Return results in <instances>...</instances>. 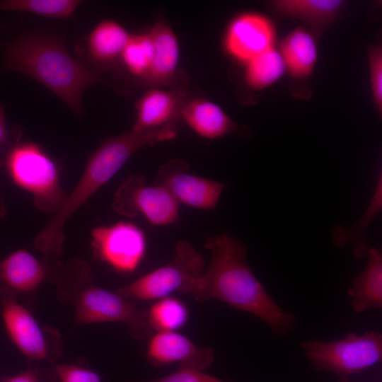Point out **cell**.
<instances>
[{
  "label": "cell",
  "instance_id": "obj_1",
  "mask_svg": "<svg viewBox=\"0 0 382 382\" xmlns=\"http://www.w3.org/2000/svg\"><path fill=\"white\" fill-rule=\"evenodd\" d=\"M210 260L203 274L192 284L195 299L217 300L250 313L266 323L272 332L283 336L296 327L297 319L283 310L270 296L247 261V248L226 233L205 237Z\"/></svg>",
  "mask_w": 382,
  "mask_h": 382
},
{
  "label": "cell",
  "instance_id": "obj_2",
  "mask_svg": "<svg viewBox=\"0 0 382 382\" xmlns=\"http://www.w3.org/2000/svg\"><path fill=\"white\" fill-rule=\"evenodd\" d=\"M0 50L5 69L37 81L79 117L83 116L85 91L102 81L69 53L64 37L57 34H17Z\"/></svg>",
  "mask_w": 382,
  "mask_h": 382
},
{
  "label": "cell",
  "instance_id": "obj_3",
  "mask_svg": "<svg viewBox=\"0 0 382 382\" xmlns=\"http://www.w3.org/2000/svg\"><path fill=\"white\" fill-rule=\"evenodd\" d=\"M155 143L156 136L152 131L134 129L104 140L90 155L81 178L63 205L35 236V248L47 255L59 257L64 238V226L67 220L134 153Z\"/></svg>",
  "mask_w": 382,
  "mask_h": 382
},
{
  "label": "cell",
  "instance_id": "obj_4",
  "mask_svg": "<svg viewBox=\"0 0 382 382\" xmlns=\"http://www.w3.org/2000/svg\"><path fill=\"white\" fill-rule=\"evenodd\" d=\"M4 165L13 183L32 195L37 209L55 214L63 205L67 195L57 166L40 145L19 141L10 149Z\"/></svg>",
  "mask_w": 382,
  "mask_h": 382
},
{
  "label": "cell",
  "instance_id": "obj_5",
  "mask_svg": "<svg viewBox=\"0 0 382 382\" xmlns=\"http://www.w3.org/2000/svg\"><path fill=\"white\" fill-rule=\"evenodd\" d=\"M301 347L316 370L347 377L381 361L382 334L374 330L361 335L350 332L332 341H305Z\"/></svg>",
  "mask_w": 382,
  "mask_h": 382
},
{
  "label": "cell",
  "instance_id": "obj_6",
  "mask_svg": "<svg viewBox=\"0 0 382 382\" xmlns=\"http://www.w3.org/2000/svg\"><path fill=\"white\" fill-rule=\"evenodd\" d=\"M167 264L115 291L132 300H158L174 292L190 294L192 284L205 270L204 256L188 241H179Z\"/></svg>",
  "mask_w": 382,
  "mask_h": 382
},
{
  "label": "cell",
  "instance_id": "obj_7",
  "mask_svg": "<svg viewBox=\"0 0 382 382\" xmlns=\"http://www.w3.org/2000/svg\"><path fill=\"white\" fill-rule=\"evenodd\" d=\"M75 324L118 322L126 324L137 340L149 339L154 335L147 310L139 308L134 300L115 291L97 286L91 282L77 289L74 299Z\"/></svg>",
  "mask_w": 382,
  "mask_h": 382
},
{
  "label": "cell",
  "instance_id": "obj_8",
  "mask_svg": "<svg viewBox=\"0 0 382 382\" xmlns=\"http://www.w3.org/2000/svg\"><path fill=\"white\" fill-rule=\"evenodd\" d=\"M179 203L164 187L149 185L139 174L128 176L116 190L112 206L127 217L143 215L155 226L168 225L178 220Z\"/></svg>",
  "mask_w": 382,
  "mask_h": 382
},
{
  "label": "cell",
  "instance_id": "obj_9",
  "mask_svg": "<svg viewBox=\"0 0 382 382\" xmlns=\"http://www.w3.org/2000/svg\"><path fill=\"white\" fill-rule=\"evenodd\" d=\"M0 306L6 332L16 347L28 359L54 361L59 357V337L54 330L42 328L32 313L16 300V295L0 288Z\"/></svg>",
  "mask_w": 382,
  "mask_h": 382
},
{
  "label": "cell",
  "instance_id": "obj_10",
  "mask_svg": "<svg viewBox=\"0 0 382 382\" xmlns=\"http://www.w3.org/2000/svg\"><path fill=\"white\" fill-rule=\"evenodd\" d=\"M91 245L98 259L116 272L129 273L139 267L144 257L146 238L135 224L120 221L94 228Z\"/></svg>",
  "mask_w": 382,
  "mask_h": 382
},
{
  "label": "cell",
  "instance_id": "obj_11",
  "mask_svg": "<svg viewBox=\"0 0 382 382\" xmlns=\"http://www.w3.org/2000/svg\"><path fill=\"white\" fill-rule=\"evenodd\" d=\"M188 170L186 161L170 159L159 167L154 184L166 189L179 204L214 209L224 190V183L190 173Z\"/></svg>",
  "mask_w": 382,
  "mask_h": 382
},
{
  "label": "cell",
  "instance_id": "obj_12",
  "mask_svg": "<svg viewBox=\"0 0 382 382\" xmlns=\"http://www.w3.org/2000/svg\"><path fill=\"white\" fill-rule=\"evenodd\" d=\"M214 355L213 348L200 347L176 331H167L157 332L149 338L146 357L154 366L178 364L180 369L204 371Z\"/></svg>",
  "mask_w": 382,
  "mask_h": 382
},
{
  "label": "cell",
  "instance_id": "obj_13",
  "mask_svg": "<svg viewBox=\"0 0 382 382\" xmlns=\"http://www.w3.org/2000/svg\"><path fill=\"white\" fill-rule=\"evenodd\" d=\"M275 35L274 25L266 16L253 13L241 14L226 30L225 48L233 57L246 64L274 47Z\"/></svg>",
  "mask_w": 382,
  "mask_h": 382
},
{
  "label": "cell",
  "instance_id": "obj_14",
  "mask_svg": "<svg viewBox=\"0 0 382 382\" xmlns=\"http://www.w3.org/2000/svg\"><path fill=\"white\" fill-rule=\"evenodd\" d=\"M188 94L182 88L149 90L136 103L137 118L132 128L156 129L177 123Z\"/></svg>",
  "mask_w": 382,
  "mask_h": 382
},
{
  "label": "cell",
  "instance_id": "obj_15",
  "mask_svg": "<svg viewBox=\"0 0 382 382\" xmlns=\"http://www.w3.org/2000/svg\"><path fill=\"white\" fill-rule=\"evenodd\" d=\"M270 9L282 18L298 19L315 33H322L337 19L345 2L341 0H274Z\"/></svg>",
  "mask_w": 382,
  "mask_h": 382
},
{
  "label": "cell",
  "instance_id": "obj_16",
  "mask_svg": "<svg viewBox=\"0 0 382 382\" xmlns=\"http://www.w3.org/2000/svg\"><path fill=\"white\" fill-rule=\"evenodd\" d=\"M46 269L25 249L17 250L0 262V288L16 294L36 289L45 280Z\"/></svg>",
  "mask_w": 382,
  "mask_h": 382
},
{
  "label": "cell",
  "instance_id": "obj_17",
  "mask_svg": "<svg viewBox=\"0 0 382 382\" xmlns=\"http://www.w3.org/2000/svg\"><path fill=\"white\" fill-rule=\"evenodd\" d=\"M180 117L196 134L209 139L232 134L238 128L218 105L202 98L188 100L182 108Z\"/></svg>",
  "mask_w": 382,
  "mask_h": 382
},
{
  "label": "cell",
  "instance_id": "obj_18",
  "mask_svg": "<svg viewBox=\"0 0 382 382\" xmlns=\"http://www.w3.org/2000/svg\"><path fill=\"white\" fill-rule=\"evenodd\" d=\"M149 34L154 45V54L149 71L144 80L149 85L168 83L175 74L179 60V45L168 23L158 21Z\"/></svg>",
  "mask_w": 382,
  "mask_h": 382
},
{
  "label": "cell",
  "instance_id": "obj_19",
  "mask_svg": "<svg viewBox=\"0 0 382 382\" xmlns=\"http://www.w3.org/2000/svg\"><path fill=\"white\" fill-rule=\"evenodd\" d=\"M367 263L347 290L353 311L357 313L369 308L382 307V254L375 248H369Z\"/></svg>",
  "mask_w": 382,
  "mask_h": 382
},
{
  "label": "cell",
  "instance_id": "obj_20",
  "mask_svg": "<svg viewBox=\"0 0 382 382\" xmlns=\"http://www.w3.org/2000/svg\"><path fill=\"white\" fill-rule=\"evenodd\" d=\"M130 35L117 22L110 19L103 20L87 36V54L94 63L99 65L119 61Z\"/></svg>",
  "mask_w": 382,
  "mask_h": 382
},
{
  "label": "cell",
  "instance_id": "obj_21",
  "mask_svg": "<svg viewBox=\"0 0 382 382\" xmlns=\"http://www.w3.org/2000/svg\"><path fill=\"white\" fill-rule=\"evenodd\" d=\"M286 71L295 79L308 77L313 71L318 59L315 37L303 28L291 31L280 43L278 50Z\"/></svg>",
  "mask_w": 382,
  "mask_h": 382
},
{
  "label": "cell",
  "instance_id": "obj_22",
  "mask_svg": "<svg viewBox=\"0 0 382 382\" xmlns=\"http://www.w3.org/2000/svg\"><path fill=\"white\" fill-rule=\"evenodd\" d=\"M381 176L378 180L376 189L371 203L357 224L351 228H345L339 225L332 231V239L336 247L343 248L352 243L353 255L357 259L366 257L369 248L364 239V233L370 221L381 209L382 189Z\"/></svg>",
  "mask_w": 382,
  "mask_h": 382
},
{
  "label": "cell",
  "instance_id": "obj_23",
  "mask_svg": "<svg viewBox=\"0 0 382 382\" xmlns=\"http://www.w3.org/2000/svg\"><path fill=\"white\" fill-rule=\"evenodd\" d=\"M285 71L279 50L272 47L246 63L245 81L251 88L263 89L277 82Z\"/></svg>",
  "mask_w": 382,
  "mask_h": 382
},
{
  "label": "cell",
  "instance_id": "obj_24",
  "mask_svg": "<svg viewBox=\"0 0 382 382\" xmlns=\"http://www.w3.org/2000/svg\"><path fill=\"white\" fill-rule=\"evenodd\" d=\"M81 3L78 0H0V11H18L45 18H70Z\"/></svg>",
  "mask_w": 382,
  "mask_h": 382
},
{
  "label": "cell",
  "instance_id": "obj_25",
  "mask_svg": "<svg viewBox=\"0 0 382 382\" xmlns=\"http://www.w3.org/2000/svg\"><path fill=\"white\" fill-rule=\"evenodd\" d=\"M154 54V45L149 33L131 35L119 61L131 75L144 81L149 71Z\"/></svg>",
  "mask_w": 382,
  "mask_h": 382
},
{
  "label": "cell",
  "instance_id": "obj_26",
  "mask_svg": "<svg viewBox=\"0 0 382 382\" xmlns=\"http://www.w3.org/2000/svg\"><path fill=\"white\" fill-rule=\"evenodd\" d=\"M188 316L185 304L170 296L156 300L147 310L149 323L156 332L175 331L185 325Z\"/></svg>",
  "mask_w": 382,
  "mask_h": 382
},
{
  "label": "cell",
  "instance_id": "obj_27",
  "mask_svg": "<svg viewBox=\"0 0 382 382\" xmlns=\"http://www.w3.org/2000/svg\"><path fill=\"white\" fill-rule=\"evenodd\" d=\"M370 86L374 103L378 112H382V47L371 45L368 49Z\"/></svg>",
  "mask_w": 382,
  "mask_h": 382
},
{
  "label": "cell",
  "instance_id": "obj_28",
  "mask_svg": "<svg viewBox=\"0 0 382 382\" xmlns=\"http://www.w3.org/2000/svg\"><path fill=\"white\" fill-rule=\"evenodd\" d=\"M54 372L60 382H101L96 372L77 365L57 364Z\"/></svg>",
  "mask_w": 382,
  "mask_h": 382
},
{
  "label": "cell",
  "instance_id": "obj_29",
  "mask_svg": "<svg viewBox=\"0 0 382 382\" xmlns=\"http://www.w3.org/2000/svg\"><path fill=\"white\" fill-rule=\"evenodd\" d=\"M128 382H224L212 375L190 369H183L173 372L166 376L146 381Z\"/></svg>",
  "mask_w": 382,
  "mask_h": 382
},
{
  "label": "cell",
  "instance_id": "obj_30",
  "mask_svg": "<svg viewBox=\"0 0 382 382\" xmlns=\"http://www.w3.org/2000/svg\"><path fill=\"white\" fill-rule=\"evenodd\" d=\"M19 129H8L6 122L4 105L0 103V166L4 164L10 149L20 141Z\"/></svg>",
  "mask_w": 382,
  "mask_h": 382
},
{
  "label": "cell",
  "instance_id": "obj_31",
  "mask_svg": "<svg viewBox=\"0 0 382 382\" xmlns=\"http://www.w3.org/2000/svg\"><path fill=\"white\" fill-rule=\"evenodd\" d=\"M54 378L52 374H45L37 369H28L7 378L2 382H52Z\"/></svg>",
  "mask_w": 382,
  "mask_h": 382
},
{
  "label": "cell",
  "instance_id": "obj_32",
  "mask_svg": "<svg viewBox=\"0 0 382 382\" xmlns=\"http://www.w3.org/2000/svg\"><path fill=\"white\" fill-rule=\"evenodd\" d=\"M7 214V209L3 197L0 195V219Z\"/></svg>",
  "mask_w": 382,
  "mask_h": 382
},
{
  "label": "cell",
  "instance_id": "obj_33",
  "mask_svg": "<svg viewBox=\"0 0 382 382\" xmlns=\"http://www.w3.org/2000/svg\"><path fill=\"white\" fill-rule=\"evenodd\" d=\"M340 382H352L347 377H342L340 379Z\"/></svg>",
  "mask_w": 382,
  "mask_h": 382
},
{
  "label": "cell",
  "instance_id": "obj_34",
  "mask_svg": "<svg viewBox=\"0 0 382 382\" xmlns=\"http://www.w3.org/2000/svg\"><path fill=\"white\" fill-rule=\"evenodd\" d=\"M52 382H56L55 379L54 378L53 381Z\"/></svg>",
  "mask_w": 382,
  "mask_h": 382
}]
</instances>
